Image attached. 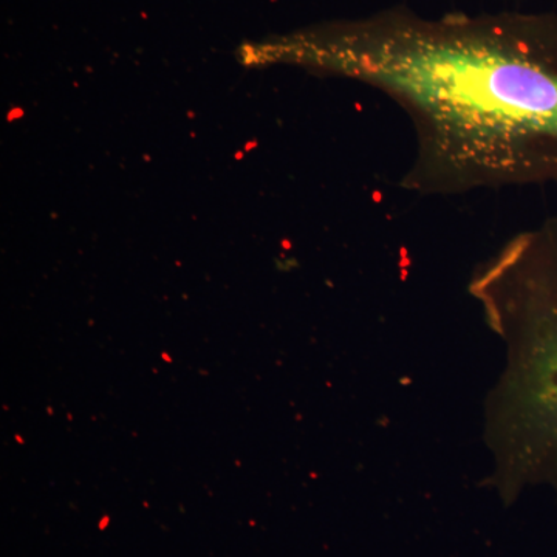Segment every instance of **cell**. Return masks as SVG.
Here are the masks:
<instances>
[{
	"label": "cell",
	"instance_id": "obj_1",
	"mask_svg": "<svg viewBox=\"0 0 557 557\" xmlns=\"http://www.w3.org/2000/svg\"><path fill=\"white\" fill-rule=\"evenodd\" d=\"M256 53L373 87L409 116L416 156L399 186L450 197L557 185V14L394 5L277 36Z\"/></svg>",
	"mask_w": 557,
	"mask_h": 557
},
{
	"label": "cell",
	"instance_id": "obj_2",
	"mask_svg": "<svg viewBox=\"0 0 557 557\" xmlns=\"http://www.w3.org/2000/svg\"><path fill=\"white\" fill-rule=\"evenodd\" d=\"M472 295L512 346V463L557 491V211L487 260Z\"/></svg>",
	"mask_w": 557,
	"mask_h": 557
}]
</instances>
